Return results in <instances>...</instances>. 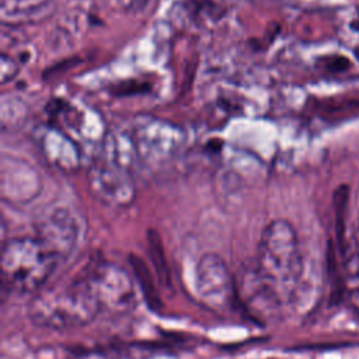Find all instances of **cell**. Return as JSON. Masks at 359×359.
Instances as JSON below:
<instances>
[{
  "mask_svg": "<svg viewBox=\"0 0 359 359\" xmlns=\"http://www.w3.org/2000/svg\"><path fill=\"white\" fill-rule=\"evenodd\" d=\"M147 1L149 0H116L121 10H123L125 13H129V14L140 13L147 6Z\"/></svg>",
  "mask_w": 359,
  "mask_h": 359,
  "instance_id": "cell-16",
  "label": "cell"
},
{
  "mask_svg": "<svg viewBox=\"0 0 359 359\" xmlns=\"http://www.w3.org/2000/svg\"><path fill=\"white\" fill-rule=\"evenodd\" d=\"M87 278L101 310L122 314L136 306L133 279L121 266L101 264Z\"/></svg>",
  "mask_w": 359,
  "mask_h": 359,
  "instance_id": "cell-5",
  "label": "cell"
},
{
  "mask_svg": "<svg viewBox=\"0 0 359 359\" xmlns=\"http://www.w3.org/2000/svg\"><path fill=\"white\" fill-rule=\"evenodd\" d=\"M59 258L36 237L8 240L1 251L4 282L21 292L39 290L52 275Z\"/></svg>",
  "mask_w": 359,
  "mask_h": 359,
  "instance_id": "cell-3",
  "label": "cell"
},
{
  "mask_svg": "<svg viewBox=\"0 0 359 359\" xmlns=\"http://www.w3.org/2000/svg\"><path fill=\"white\" fill-rule=\"evenodd\" d=\"M195 286L199 297L213 309L227 307L236 293V279L223 258L215 252L203 254L195 271Z\"/></svg>",
  "mask_w": 359,
  "mask_h": 359,
  "instance_id": "cell-6",
  "label": "cell"
},
{
  "mask_svg": "<svg viewBox=\"0 0 359 359\" xmlns=\"http://www.w3.org/2000/svg\"><path fill=\"white\" fill-rule=\"evenodd\" d=\"M236 293L247 310L258 320H268L282 304L258 278L252 264L241 271L236 282Z\"/></svg>",
  "mask_w": 359,
  "mask_h": 359,
  "instance_id": "cell-9",
  "label": "cell"
},
{
  "mask_svg": "<svg viewBox=\"0 0 359 359\" xmlns=\"http://www.w3.org/2000/svg\"><path fill=\"white\" fill-rule=\"evenodd\" d=\"M101 311L88 278L38 292L28 304V317L39 327H83Z\"/></svg>",
  "mask_w": 359,
  "mask_h": 359,
  "instance_id": "cell-2",
  "label": "cell"
},
{
  "mask_svg": "<svg viewBox=\"0 0 359 359\" xmlns=\"http://www.w3.org/2000/svg\"><path fill=\"white\" fill-rule=\"evenodd\" d=\"M185 7L198 24H215L227 13L226 0H187Z\"/></svg>",
  "mask_w": 359,
  "mask_h": 359,
  "instance_id": "cell-12",
  "label": "cell"
},
{
  "mask_svg": "<svg viewBox=\"0 0 359 359\" xmlns=\"http://www.w3.org/2000/svg\"><path fill=\"white\" fill-rule=\"evenodd\" d=\"M129 261H130V266L133 269V275L137 280L140 290L143 292V294L146 297L149 307L153 310H158L161 307V299H160L157 286L154 283V279H153L149 268L137 255H132Z\"/></svg>",
  "mask_w": 359,
  "mask_h": 359,
  "instance_id": "cell-13",
  "label": "cell"
},
{
  "mask_svg": "<svg viewBox=\"0 0 359 359\" xmlns=\"http://www.w3.org/2000/svg\"><path fill=\"white\" fill-rule=\"evenodd\" d=\"M79 233V222L72 212L66 208H59L38 224L35 237L62 261L74 250Z\"/></svg>",
  "mask_w": 359,
  "mask_h": 359,
  "instance_id": "cell-8",
  "label": "cell"
},
{
  "mask_svg": "<svg viewBox=\"0 0 359 359\" xmlns=\"http://www.w3.org/2000/svg\"><path fill=\"white\" fill-rule=\"evenodd\" d=\"M252 266L280 303L292 297L302 278L303 259L297 234L287 220H272L264 229Z\"/></svg>",
  "mask_w": 359,
  "mask_h": 359,
  "instance_id": "cell-1",
  "label": "cell"
},
{
  "mask_svg": "<svg viewBox=\"0 0 359 359\" xmlns=\"http://www.w3.org/2000/svg\"><path fill=\"white\" fill-rule=\"evenodd\" d=\"M91 194L104 205L123 208L135 198V185L125 165L115 160L94 163L88 171Z\"/></svg>",
  "mask_w": 359,
  "mask_h": 359,
  "instance_id": "cell-7",
  "label": "cell"
},
{
  "mask_svg": "<svg viewBox=\"0 0 359 359\" xmlns=\"http://www.w3.org/2000/svg\"><path fill=\"white\" fill-rule=\"evenodd\" d=\"M55 0H0V20L4 27H20L48 18Z\"/></svg>",
  "mask_w": 359,
  "mask_h": 359,
  "instance_id": "cell-10",
  "label": "cell"
},
{
  "mask_svg": "<svg viewBox=\"0 0 359 359\" xmlns=\"http://www.w3.org/2000/svg\"><path fill=\"white\" fill-rule=\"evenodd\" d=\"M149 245H150V255L151 261L154 264V268L157 271L158 279L161 283L168 285L170 283V271L167 266V261L164 258L163 247L160 243V237L154 231H149Z\"/></svg>",
  "mask_w": 359,
  "mask_h": 359,
  "instance_id": "cell-14",
  "label": "cell"
},
{
  "mask_svg": "<svg viewBox=\"0 0 359 359\" xmlns=\"http://www.w3.org/2000/svg\"><path fill=\"white\" fill-rule=\"evenodd\" d=\"M339 245L342 257V290L348 307L359 318V245L355 238H344Z\"/></svg>",
  "mask_w": 359,
  "mask_h": 359,
  "instance_id": "cell-11",
  "label": "cell"
},
{
  "mask_svg": "<svg viewBox=\"0 0 359 359\" xmlns=\"http://www.w3.org/2000/svg\"><path fill=\"white\" fill-rule=\"evenodd\" d=\"M182 143V132L178 126L153 116L136 121L133 129V146L137 156L147 164L168 161Z\"/></svg>",
  "mask_w": 359,
  "mask_h": 359,
  "instance_id": "cell-4",
  "label": "cell"
},
{
  "mask_svg": "<svg viewBox=\"0 0 359 359\" xmlns=\"http://www.w3.org/2000/svg\"><path fill=\"white\" fill-rule=\"evenodd\" d=\"M17 73H18L17 62L11 56L3 53L1 59H0V81H1V84H6L10 80H13L17 76Z\"/></svg>",
  "mask_w": 359,
  "mask_h": 359,
  "instance_id": "cell-15",
  "label": "cell"
}]
</instances>
